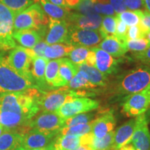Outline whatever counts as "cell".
I'll list each match as a JSON object with an SVG mask.
<instances>
[{"label":"cell","instance_id":"cell-44","mask_svg":"<svg viewBox=\"0 0 150 150\" xmlns=\"http://www.w3.org/2000/svg\"><path fill=\"white\" fill-rule=\"evenodd\" d=\"M139 26L144 33V36L146 33L150 32V13L146 10L142 11V20Z\"/></svg>","mask_w":150,"mask_h":150},{"label":"cell","instance_id":"cell-25","mask_svg":"<svg viewBox=\"0 0 150 150\" xmlns=\"http://www.w3.org/2000/svg\"><path fill=\"white\" fill-rule=\"evenodd\" d=\"M79 70L83 72L92 83L96 86L97 87L101 86L104 87L107 85L108 79L107 76L100 72L95 67L90 66L86 63H83L78 65Z\"/></svg>","mask_w":150,"mask_h":150},{"label":"cell","instance_id":"cell-24","mask_svg":"<svg viewBox=\"0 0 150 150\" xmlns=\"http://www.w3.org/2000/svg\"><path fill=\"white\" fill-rule=\"evenodd\" d=\"M74 47V46L66 42L49 45L45 50V57L48 60L61 59L64 56H68Z\"/></svg>","mask_w":150,"mask_h":150},{"label":"cell","instance_id":"cell-15","mask_svg":"<svg viewBox=\"0 0 150 150\" xmlns=\"http://www.w3.org/2000/svg\"><path fill=\"white\" fill-rule=\"evenodd\" d=\"M102 16L95 13L91 15H82L70 13L66 22L69 27L86 30H99L102 21Z\"/></svg>","mask_w":150,"mask_h":150},{"label":"cell","instance_id":"cell-34","mask_svg":"<svg viewBox=\"0 0 150 150\" xmlns=\"http://www.w3.org/2000/svg\"><path fill=\"white\" fill-rule=\"evenodd\" d=\"M0 3L13 11L16 16L33 4V0H0Z\"/></svg>","mask_w":150,"mask_h":150},{"label":"cell","instance_id":"cell-2","mask_svg":"<svg viewBox=\"0 0 150 150\" xmlns=\"http://www.w3.org/2000/svg\"><path fill=\"white\" fill-rule=\"evenodd\" d=\"M149 84L150 65H142L118 76L113 91L118 95L127 97L142 91Z\"/></svg>","mask_w":150,"mask_h":150},{"label":"cell","instance_id":"cell-45","mask_svg":"<svg viewBox=\"0 0 150 150\" xmlns=\"http://www.w3.org/2000/svg\"><path fill=\"white\" fill-rule=\"evenodd\" d=\"M124 2L127 8L131 11H145L143 0H124Z\"/></svg>","mask_w":150,"mask_h":150},{"label":"cell","instance_id":"cell-42","mask_svg":"<svg viewBox=\"0 0 150 150\" xmlns=\"http://www.w3.org/2000/svg\"><path fill=\"white\" fill-rule=\"evenodd\" d=\"M144 38V33L139 25L131 26L128 28L127 33V39L128 40H135Z\"/></svg>","mask_w":150,"mask_h":150},{"label":"cell","instance_id":"cell-38","mask_svg":"<svg viewBox=\"0 0 150 150\" xmlns=\"http://www.w3.org/2000/svg\"><path fill=\"white\" fill-rule=\"evenodd\" d=\"M150 45V42L145 38L135 40H128L127 46L128 50L134 52H141L145 51Z\"/></svg>","mask_w":150,"mask_h":150},{"label":"cell","instance_id":"cell-22","mask_svg":"<svg viewBox=\"0 0 150 150\" xmlns=\"http://www.w3.org/2000/svg\"><path fill=\"white\" fill-rule=\"evenodd\" d=\"M13 37L25 48H32L42 40L43 35L36 29H24L13 31Z\"/></svg>","mask_w":150,"mask_h":150},{"label":"cell","instance_id":"cell-5","mask_svg":"<svg viewBox=\"0 0 150 150\" xmlns=\"http://www.w3.org/2000/svg\"><path fill=\"white\" fill-rule=\"evenodd\" d=\"M89 95L86 92L75 91L64 86L48 93H42L38 99V104L42 112H56L67 101Z\"/></svg>","mask_w":150,"mask_h":150},{"label":"cell","instance_id":"cell-54","mask_svg":"<svg viewBox=\"0 0 150 150\" xmlns=\"http://www.w3.org/2000/svg\"><path fill=\"white\" fill-rule=\"evenodd\" d=\"M147 111H148V112H147V113L146 114V115H147L148 120L150 121V107L149 108V109H148Z\"/></svg>","mask_w":150,"mask_h":150},{"label":"cell","instance_id":"cell-6","mask_svg":"<svg viewBox=\"0 0 150 150\" xmlns=\"http://www.w3.org/2000/svg\"><path fill=\"white\" fill-rule=\"evenodd\" d=\"M16 15L0 3V50H8L16 47L13 37Z\"/></svg>","mask_w":150,"mask_h":150},{"label":"cell","instance_id":"cell-27","mask_svg":"<svg viewBox=\"0 0 150 150\" xmlns=\"http://www.w3.org/2000/svg\"><path fill=\"white\" fill-rule=\"evenodd\" d=\"M60 59L49 61L46 66L45 77L48 86L52 87H63L59 77Z\"/></svg>","mask_w":150,"mask_h":150},{"label":"cell","instance_id":"cell-40","mask_svg":"<svg viewBox=\"0 0 150 150\" xmlns=\"http://www.w3.org/2000/svg\"><path fill=\"white\" fill-rule=\"evenodd\" d=\"M95 0H81L77 6L75 8L79 13L82 15H91L95 13L94 4Z\"/></svg>","mask_w":150,"mask_h":150},{"label":"cell","instance_id":"cell-46","mask_svg":"<svg viewBox=\"0 0 150 150\" xmlns=\"http://www.w3.org/2000/svg\"><path fill=\"white\" fill-rule=\"evenodd\" d=\"M109 2L116 14L121 13L127 11V8L124 2V0H109Z\"/></svg>","mask_w":150,"mask_h":150},{"label":"cell","instance_id":"cell-19","mask_svg":"<svg viewBox=\"0 0 150 150\" xmlns=\"http://www.w3.org/2000/svg\"><path fill=\"white\" fill-rule=\"evenodd\" d=\"M98 47L115 58L121 57L129 51L127 41L122 40L115 35H110L104 38L98 45Z\"/></svg>","mask_w":150,"mask_h":150},{"label":"cell","instance_id":"cell-31","mask_svg":"<svg viewBox=\"0 0 150 150\" xmlns=\"http://www.w3.org/2000/svg\"><path fill=\"white\" fill-rule=\"evenodd\" d=\"M95 119V115L93 112H88L80 113L65 119L63 127H69L74 126V125H81V124H88L93 121Z\"/></svg>","mask_w":150,"mask_h":150},{"label":"cell","instance_id":"cell-9","mask_svg":"<svg viewBox=\"0 0 150 150\" xmlns=\"http://www.w3.org/2000/svg\"><path fill=\"white\" fill-rule=\"evenodd\" d=\"M104 38L99 30H86L69 27L66 43L74 47H93L102 42Z\"/></svg>","mask_w":150,"mask_h":150},{"label":"cell","instance_id":"cell-16","mask_svg":"<svg viewBox=\"0 0 150 150\" xmlns=\"http://www.w3.org/2000/svg\"><path fill=\"white\" fill-rule=\"evenodd\" d=\"M48 24L45 40L48 45L66 42L69 31V25L66 20L50 18Z\"/></svg>","mask_w":150,"mask_h":150},{"label":"cell","instance_id":"cell-51","mask_svg":"<svg viewBox=\"0 0 150 150\" xmlns=\"http://www.w3.org/2000/svg\"><path fill=\"white\" fill-rule=\"evenodd\" d=\"M26 150H53V147H52V142L50 144V145L46 146V147H41V148H37V149H26Z\"/></svg>","mask_w":150,"mask_h":150},{"label":"cell","instance_id":"cell-28","mask_svg":"<svg viewBox=\"0 0 150 150\" xmlns=\"http://www.w3.org/2000/svg\"><path fill=\"white\" fill-rule=\"evenodd\" d=\"M38 1H40V6H42L44 12L48 15L50 18L66 20L70 13L69 8L59 6L50 2L47 0H38Z\"/></svg>","mask_w":150,"mask_h":150},{"label":"cell","instance_id":"cell-48","mask_svg":"<svg viewBox=\"0 0 150 150\" xmlns=\"http://www.w3.org/2000/svg\"><path fill=\"white\" fill-rule=\"evenodd\" d=\"M47 1H50L54 4L59 6L63 7V8H68L67 6L66 3H65V0H47Z\"/></svg>","mask_w":150,"mask_h":150},{"label":"cell","instance_id":"cell-21","mask_svg":"<svg viewBox=\"0 0 150 150\" xmlns=\"http://www.w3.org/2000/svg\"><path fill=\"white\" fill-rule=\"evenodd\" d=\"M49 61L50 60L45 57H35L31 61V76L39 90H45L48 88V84L47 83L45 77V73Z\"/></svg>","mask_w":150,"mask_h":150},{"label":"cell","instance_id":"cell-35","mask_svg":"<svg viewBox=\"0 0 150 150\" xmlns=\"http://www.w3.org/2000/svg\"><path fill=\"white\" fill-rule=\"evenodd\" d=\"M99 31L104 38L108 35H115L116 22L115 16H104L102 18Z\"/></svg>","mask_w":150,"mask_h":150},{"label":"cell","instance_id":"cell-8","mask_svg":"<svg viewBox=\"0 0 150 150\" xmlns=\"http://www.w3.org/2000/svg\"><path fill=\"white\" fill-rule=\"evenodd\" d=\"M99 106V102L95 99L86 97H76L67 101L55 112L63 119H66L78 114L91 112L98 108Z\"/></svg>","mask_w":150,"mask_h":150},{"label":"cell","instance_id":"cell-49","mask_svg":"<svg viewBox=\"0 0 150 150\" xmlns=\"http://www.w3.org/2000/svg\"><path fill=\"white\" fill-rule=\"evenodd\" d=\"M118 150H135V148L134 147V146L129 142L128 143H127L126 145L122 146V147L120 148Z\"/></svg>","mask_w":150,"mask_h":150},{"label":"cell","instance_id":"cell-52","mask_svg":"<svg viewBox=\"0 0 150 150\" xmlns=\"http://www.w3.org/2000/svg\"><path fill=\"white\" fill-rule=\"evenodd\" d=\"M143 3L145 10L150 13V0H143Z\"/></svg>","mask_w":150,"mask_h":150},{"label":"cell","instance_id":"cell-50","mask_svg":"<svg viewBox=\"0 0 150 150\" xmlns=\"http://www.w3.org/2000/svg\"><path fill=\"white\" fill-rule=\"evenodd\" d=\"M72 150H94L93 148L90 145H81L76 149Z\"/></svg>","mask_w":150,"mask_h":150},{"label":"cell","instance_id":"cell-41","mask_svg":"<svg viewBox=\"0 0 150 150\" xmlns=\"http://www.w3.org/2000/svg\"><path fill=\"white\" fill-rule=\"evenodd\" d=\"M115 22H116V31L115 35L116 36L119 38L127 41V33L128 31V27L125 22H123L122 20L117 16V15L115 16Z\"/></svg>","mask_w":150,"mask_h":150},{"label":"cell","instance_id":"cell-33","mask_svg":"<svg viewBox=\"0 0 150 150\" xmlns=\"http://www.w3.org/2000/svg\"><path fill=\"white\" fill-rule=\"evenodd\" d=\"M117 16L127 26L139 25L142 20V11H126Z\"/></svg>","mask_w":150,"mask_h":150},{"label":"cell","instance_id":"cell-26","mask_svg":"<svg viewBox=\"0 0 150 150\" xmlns=\"http://www.w3.org/2000/svg\"><path fill=\"white\" fill-rule=\"evenodd\" d=\"M22 135L5 131L0 136V150H16L22 147Z\"/></svg>","mask_w":150,"mask_h":150},{"label":"cell","instance_id":"cell-7","mask_svg":"<svg viewBox=\"0 0 150 150\" xmlns=\"http://www.w3.org/2000/svg\"><path fill=\"white\" fill-rule=\"evenodd\" d=\"M150 107V84L138 93L127 97L122 104V111L129 117L145 113Z\"/></svg>","mask_w":150,"mask_h":150},{"label":"cell","instance_id":"cell-29","mask_svg":"<svg viewBox=\"0 0 150 150\" xmlns=\"http://www.w3.org/2000/svg\"><path fill=\"white\" fill-rule=\"evenodd\" d=\"M93 121L88 124L74 125L69 127H63L60 129L58 135L60 136H81L83 135L89 134L92 131Z\"/></svg>","mask_w":150,"mask_h":150},{"label":"cell","instance_id":"cell-23","mask_svg":"<svg viewBox=\"0 0 150 150\" xmlns=\"http://www.w3.org/2000/svg\"><path fill=\"white\" fill-rule=\"evenodd\" d=\"M78 65L74 64L69 59L61 58L59 64V77L63 86H67L71 79L78 72Z\"/></svg>","mask_w":150,"mask_h":150},{"label":"cell","instance_id":"cell-32","mask_svg":"<svg viewBox=\"0 0 150 150\" xmlns=\"http://www.w3.org/2000/svg\"><path fill=\"white\" fill-rule=\"evenodd\" d=\"M114 135L115 131L113 130L102 138H97L94 136L92 147L94 150H112Z\"/></svg>","mask_w":150,"mask_h":150},{"label":"cell","instance_id":"cell-20","mask_svg":"<svg viewBox=\"0 0 150 150\" xmlns=\"http://www.w3.org/2000/svg\"><path fill=\"white\" fill-rule=\"evenodd\" d=\"M136 117L129 120L115 131L112 150H118L131 140L136 127Z\"/></svg>","mask_w":150,"mask_h":150},{"label":"cell","instance_id":"cell-30","mask_svg":"<svg viewBox=\"0 0 150 150\" xmlns=\"http://www.w3.org/2000/svg\"><path fill=\"white\" fill-rule=\"evenodd\" d=\"M67 87L71 90H92L97 88L96 86L89 81L85 74L81 71L79 70L76 74L73 77Z\"/></svg>","mask_w":150,"mask_h":150},{"label":"cell","instance_id":"cell-14","mask_svg":"<svg viewBox=\"0 0 150 150\" xmlns=\"http://www.w3.org/2000/svg\"><path fill=\"white\" fill-rule=\"evenodd\" d=\"M94 136L92 133L81 136L58 135L52 142L53 150H72L81 145H92ZM92 147V146H91Z\"/></svg>","mask_w":150,"mask_h":150},{"label":"cell","instance_id":"cell-36","mask_svg":"<svg viewBox=\"0 0 150 150\" xmlns=\"http://www.w3.org/2000/svg\"><path fill=\"white\" fill-rule=\"evenodd\" d=\"M90 50H91V48L86 47H75L74 50L69 54L68 56L70 58L69 59L77 65L86 63V59L88 55Z\"/></svg>","mask_w":150,"mask_h":150},{"label":"cell","instance_id":"cell-17","mask_svg":"<svg viewBox=\"0 0 150 150\" xmlns=\"http://www.w3.org/2000/svg\"><path fill=\"white\" fill-rule=\"evenodd\" d=\"M92 48L95 52V67L99 72L106 76L117 72L119 67L118 60L98 47H93Z\"/></svg>","mask_w":150,"mask_h":150},{"label":"cell","instance_id":"cell-10","mask_svg":"<svg viewBox=\"0 0 150 150\" xmlns=\"http://www.w3.org/2000/svg\"><path fill=\"white\" fill-rule=\"evenodd\" d=\"M7 59L10 65L17 72L34 82L31 73L32 59L29 56L25 47L16 46L10 52Z\"/></svg>","mask_w":150,"mask_h":150},{"label":"cell","instance_id":"cell-4","mask_svg":"<svg viewBox=\"0 0 150 150\" xmlns=\"http://www.w3.org/2000/svg\"><path fill=\"white\" fill-rule=\"evenodd\" d=\"M48 22L42 6L38 3H35L15 16L14 31L36 29L44 35Z\"/></svg>","mask_w":150,"mask_h":150},{"label":"cell","instance_id":"cell-12","mask_svg":"<svg viewBox=\"0 0 150 150\" xmlns=\"http://www.w3.org/2000/svg\"><path fill=\"white\" fill-rule=\"evenodd\" d=\"M64 120L55 112H42L31 120L29 127L42 131L58 132L63 127Z\"/></svg>","mask_w":150,"mask_h":150},{"label":"cell","instance_id":"cell-18","mask_svg":"<svg viewBox=\"0 0 150 150\" xmlns=\"http://www.w3.org/2000/svg\"><path fill=\"white\" fill-rule=\"evenodd\" d=\"M115 125V117L112 111L110 110L94 120L91 133L95 138H102L113 131Z\"/></svg>","mask_w":150,"mask_h":150},{"label":"cell","instance_id":"cell-53","mask_svg":"<svg viewBox=\"0 0 150 150\" xmlns=\"http://www.w3.org/2000/svg\"><path fill=\"white\" fill-rule=\"evenodd\" d=\"M5 131H8V130H6V129L2 125H0V136H1V135Z\"/></svg>","mask_w":150,"mask_h":150},{"label":"cell","instance_id":"cell-13","mask_svg":"<svg viewBox=\"0 0 150 150\" xmlns=\"http://www.w3.org/2000/svg\"><path fill=\"white\" fill-rule=\"evenodd\" d=\"M58 132H48L31 129L22 135V147L25 149L46 147L53 142Z\"/></svg>","mask_w":150,"mask_h":150},{"label":"cell","instance_id":"cell-11","mask_svg":"<svg viewBox=\"0 0 150 150\" xmlns=\"http://www.w3.org/2000/svg\"><path fill=\"white\" fill-rule=\"evenodd\" d=\"M136 127L129 142L135 150H150V131L146 113L136 117Z\"/></svg>","mask_w":150,"mask_h":150},{"label":"cell","instance_id":"cell-47","mask_svg":"<svg viewBox=\"0 0 150 150\" xmlns=\"http://www.w3.org/2000/svg\"><path fill=\"white\" fill-rule=\"evenodd\" d=\"M95 52H94L93 48H91L88 55L87 59H86V64L90 66L95 67Z\"/></svg>","mask_w":150,"mask_h":150},{"label":"cell","instance_id":"cell-37","mask_svg":"<svg viewBox=\"0 0 150 150\" xmlns=\"http://www.w3.org/2000/svg\"><path fill=\"white\" fill-rule=\"evenodd\" d=\"M94 8L95 12L101 16L104 15L105 16H115L117 15L110 5L109 0H95Z\"/></svg>","mask_w":150,"mask_h":150},{"label":"cell","instance_id":"cell-55","mask_svg":"<svg viewBox=\"0 0 150 150\" xmlns=\"http://www.w3.org/2000/svg\"><path fill=\"white\" fill-rule=\"evenodd\" d=\"M16 150H26L25 149H24V148H23L22 147H20V148H18V149H17Z\"/></svg>","mask_w":150,"mask_h":150},{"label":"cell","instance_id":"cell-39","mask_svg":"<svg viewBox=\"0 0 150 150\" xmlns=\"http://www.w3.org/2000/svg\"><path fill=\"white\" fill-rule=\"evenodd\" d=\"M48 45H49L45 41L41 40L40 42L37 43L33 47L26 48V50L31 59L35 57H45V50Z\"/></svg>","mask_w":150,"mask_h":150},{"label":"cell","instance_id":"cell-1","mask_svg":"<svg viewBox=\"0 0 150 150\" xmlns=\"http://www.w3.org/2000/svg\"><path fill=\"white\" fill-rule=\"evenodd\" d=\"M38 88L22 92L0 94V111L13 112L33 119L40 110L38 99L41 94Z\"/></svg>","mask_w":150,"mask_h":150},{"label":"cell","instance_id":"cell-43","mask_svg":"<svg viewBox=\"0 0 150 150\" xmlns=\"http://www.w3.org/2000/svg\"><path fill=\"white\" fill-rule=\"evenodd\" d=\"M134 58L140 61L143 65H150V45L145 51L141 52H135L133 54Z\"/></svg>","mask_w":150,"mask_h":150},{"label":"cell","instance_id":"cell-3","mask_svg":"<svg viewBox=\"0 0 150 150\" xmlns=\"http://www.w3.org/2000/svg\"><path fill=\"white\" fill-rule=\"evenodd\" d=\"M38 88L32 81L17 72L8 63L7 57L0 52V94L22 92Z\"/></svg>","mask_w":150,"mask_h":150}]
</instances>
